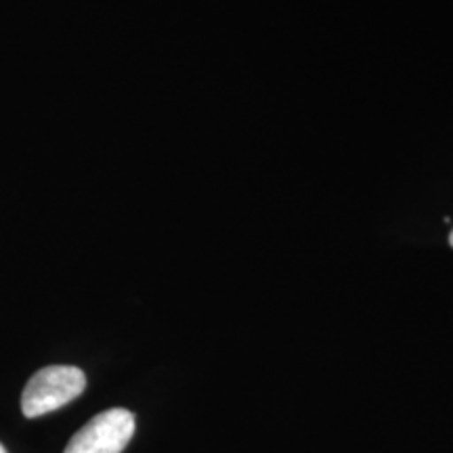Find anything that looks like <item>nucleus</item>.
Returning a JSON list of instances; mask_svg holds the SVG:
<instances>
[{"mask_svg":"<svg viewBox=\"0 0 453 453\" xmlns=\"http://www.w3.org/2000/svg\"><path fill=\"white\" fill-rule=\"evenodd\" d=\"M87 388V376L73 365H50L34 373L21 395L26 418H38L72 403Z\"/></svg>","mask_w":453,"mask_h":453,"instance_id":"obj_1","label":"nucleus"},{"mask_svg":"<svg viewBox=\"0 0 453 453\" xmlns=\"http://www.w3.org/2000/svg\"><path fill=\"white\" fill-rule=\"evenodd\" d=\"M134 434V416L128 410H107L73 434L65 453H122Z\"/></svg>","mask_w":453,"mask_h":453,"instance_id":"obj_2","label":"nucleus"},{"mask_svg":"<svg viewBox=\"0 0 453 453\" xmlns=\"http://www.w3.org/2000/svg\"><path fill=\"white\" fill-rule=\"evenodd\" d=\"M449 243H451V248H453V229H451V234H449Z\"/></svg>","mask_w":453,"mask_h":453,"instance_id":"obj_3","label":"nucleus"},{"mask_svg":"<svg viewBox=\"0 0 453 453\" xmlns=\"http://www.w3.org/2000/svg\"><path fill=\"white\" fill-rule=\"evenodd\" d=\"M0 453H7V451H4V449H3V445H0Z\"/></svg>","mask_w":453,"mask_h":453,"instance_id":"obj_4","label":"nucleus"}]
</instances>
